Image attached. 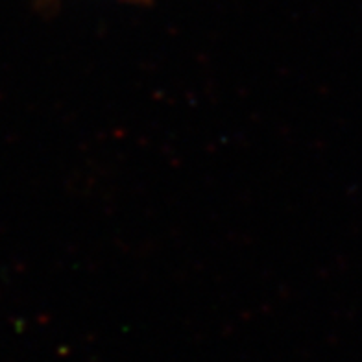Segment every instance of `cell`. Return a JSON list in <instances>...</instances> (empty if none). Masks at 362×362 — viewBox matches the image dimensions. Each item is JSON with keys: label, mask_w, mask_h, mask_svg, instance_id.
Returning a JSON list of instances; mask_svg holds the SVG:
<instances>
[{"label": "cell", "mask_w": 362, "mask_h": 362, "mask_svg": "<svg viewBox=\"0 0 362 362\" xmlns=\"http://www.w3.org/2000/svg\"><path fill=\"white\" fill-rule=\"evenodd\" d=\"M144 2H146V0H144Z\"/></svg>", "instance_id": "obj_1"}]
</instances>
